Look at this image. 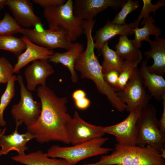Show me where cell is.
Returning <instances> with one entry per match:
<instances>
[{"instance_id": "e575fe53", "label": "cell", "mask_w": 165, "mask_h": 165, "mask_svg": "<svg viewBox=\"0 0 165 165\" xmlns=\"http://www.w3.org/2000/svg\"><path fill=\"white\" fill-rule=\"evenodd\" d=\"M163 106V113L160 119L158 121V126L160 130L165 134V95L162 101Z\"/></svg>"}, {"instance_id": "cb8c5ba5", "label": "cell", "mask_w": 165, "mask_h": 165, "mask_svg": "<svg viewBox=\"0 0 165 165\" xmlns=\"http://www.w3.org/2000/svg\"><path fill=\"white\" fill-rule=\"evenodd\" d=\"M104 60L101 65L103 73L111 70H116L120 73L124 60L114 51L110 49L108 42L105 44L100 50Z\"/></svg>"}, {"instance_id": "ffe728a7", "label": "cell", "mask_w": 165, "mask_h": 165, "mask_svg": "<svg viewBox=\"0 0 165 165\" xmlns=\"http://www.w3.org/2000/svg\"><path fill=\"white\" fill-rule=\"evenodd\" d=\"M84 50L83 45L79 42L73 43L72 47L67 51L60 53H54L48 60L49 62L60 63L66 66L70 71L73 82H77L78 75L74 68L76 60Z\"/></svg>"}, {"instance_id": "ac0fdd59", "label": "cell", "mask_w": 165, "mask_h": 165, "mask_svg": "<svg viewBox=\"0 0 165 165\" xmlns=\"http://www.w3.org/2000/svg\"><path fill=\"white\" fill-rule=\"evenodd\" d=\"M147 67V61H143L139 69L143 85L148 88L151 97H153L158 101H162L165 95V80L163 76L150 72Z\"/></svg>"}, {"instance_id": "8992f818", "label": "cell", "mask_w": 165, "mask_h": 165, "mask_svg": "<svg viewBox=\"0 0 165 165\" xmlns=\"http://www.w3.org/2000/svg\"><path fill=\"white\" fill-rule=\"evenodd\" d=\"M157 111L148 104L141 108L136 122L138 130V145H148L160 151L165 148V134L158 126Z\"/></svg>"}, {"instance_id": "f1b7e54d", "label": "cell", "mask_w": 165, "mask_h": 165, "mask_svg": "<svg viewBox=\"0 0 165 165\" xmlns=\"http://www.w3.org/2000/svg\"><path fill=\"white\" fill-rule=\"evenodd\" d=\"M143 6L141 12L139 14L137 19L133 22L136 27H138L140 22L143 18V20L147 17L149 13L152 12L155 16L156 11L160 8L165 6V0H161L158 1L156 3L153 4L151 0H143Z\"/></svg>"}, {"instance_id": "603a6c76", "label": "cell", "mask_w": 165, "mask_h": 165, "mask_svg": "<svg viewBox=\"0 0 165 165\" xmlns=\"http://www.w3.org/2000/svg\"><path fill=\"white\" fill-rule=\"evenodd\" d=\"M116 52L124 61H130L138 64L142 59L141 51L133 44L132 40L127 36L120 35L119 41L116 46Z\"/></svg>"}, {"instance_id": "5b68a950", "label": "cell", "mask_w": 165, "mask_h": 165, "mask_svg": "<svg viewBox=\"0 0 165 165\" xmlns=\"http://www.w3.org/2000/svg\"><path fill=\"white\" fill-rule=\"evenodd\" d=\"M107 138H97L72 146H51L47 153L48 156L64 160L68 165H75L87 158L108 153L113 149L102 146L108 140Z\"/></svg>"}, {"instance_id": "30bf717a", "label": "cell", "mask_w": 165, "mask_h": 165, "mask_svg": "<svg viewBox=\"0 0 165 165\" xmlns=\"http://www.w3.org/2000/svg\"><path fill=\"white\" fill-rule=\"evenodd\" d=\"M104 127L88 123L75 111L74 116L67 122L66 130L70 144L75 145L101 137L105 133Z\"/></svg>"}, {"instance_id": "9c48e42d", "label": "cell", "mask_w": 165, "mask_h": 165, "mask_svg": "<svg viewBox=\"0 0 165 165\" xmlns=\"http://www.w3.org/2000/svg\"><path fill=\"white\" fill-rule=\"evenodd\" d=\"M19 33L33 43L48 50L61 48L67 50L72 46L73 43L67 34L61 30L49 29L42 31L21 28Z\"/></svg>"}, {"instance_id": "8fae6325", "label": "cell", "mask_w": 165, "mask_h": 165, "mask_svg": "<svg viewBox=\"0 0 165 165\" xmlns=\"http://www.w3.org/2000/svg\"><path fill=\"white\" fill-rule=\"evenodd\" d=\"M142 108H138L129 112L121 122L104 127L105 133L115 136L117 144L125 145H138V130L136 122Z\"/></svg>"}, {"instance_id": "52a82bcc", "label": "cell", "mask_w": 165, "mask_h": 165, "mask_svg": "<svg viewBox=\"0 0 165 165\" xmlns=\"http://www.w3.org/2000/svg\"><path fill=\"white\" fill-rule=\"evenodd\" d=\"M16 77L20 86V98L18 103L13 106L11 113L16 128H18L23 123L27 127L35 122L40 115L41 105L40 102L34 100L32 93L27 89L22 76L19 75Z\"/></svg>"}, {"instance_id": "7c38bea8", "label": "cell", "mask_w": 165, "mask_h": 165, "mask_svg": "<svg viewBox=\"0 0 165 165\" xmlns=\"http://www.w3.org/2000/svg\"><path fill=\"white\" fill-rule=\"evenodd\" d=\"M126 0H75L73 1L74 14L82 20H94L98 13L108 7L122 8Z\"/></svg>"}, {"instance_id": "f35d334b", "label": "cell", "mask_w": 165, "mask_h": 165, "mask_svg": "<svg viewBox=\"0 0 165 165\" xmlns=\"http://www.w3.org/2000/svg\"></svg>"}, {"instance_id": "4fadbf2b", "label": "cell", "mask_w": 165, "mask_h": 165, "mask_svg": "<svg viewBox=\"0 0 165 165\" xmlns=\"http://www.w3.org/2000/svg\"><path fill=\"white\" fill-rule=\"evenodd\" d=\"M7 5L20 26L43 27L40 18L34 13L32 3L29 0H6Z\"/></svg>"}, {"instance_id": "2e32d148", "label": "cell", "mask_w": 165, "mask_h": 165, "mask_svg": "<svg viewBox=\"0 0 165 165\" xmlns=\"http://www.w3.org/2000/svg\"><path fill=\"white\" fill-rule=\"evenodd\" d=\"M17 128L11 134H3L0 138V156L7 155L10 151H16L18 155L25 154V151L28 147L27 145L28 142L35 139L34 136L31 133L27 131L25 133L20 134Z\"/></svg>"}, {"instance_id": "e0dca14e", "label": "cell", "mask_w": 165, "mask_h": 165, "mask_svg": "<svg viewBox=\"0 0 165 165\" xmlns=\"http://www.w3.org/2000/svg\"><path fill=\"white\" fill-rule=\"evenodd\" d=\"M21 38L25 42L26 48L25 52L17 57V61L13 67L14 73H19L21 69L31 62L40 60H48L54 53L53 50L38 45L24 36Z\"/></svg>"}, {"instance_id": "d6986e66", "label": "cell", "mask_w": 165, "mask_h": 165, "mask_svg": "<svg viewBox=\"0 0 165 165\" xmlns=\"http://www.w3.org/2000/svg\"><path fill=\"white\" fill-rule=\"evenodd\" d=\"M151 49L145 52L147 59L152 58L154 62L152 65L148 66L150 72L163 76L165 72V39L156 37L155 39L148 42Z\"/></svg>"}, {"instance_id": "44dd1931", "label": "cell", "mask_w": 165, "mask_h": 165, "mask_svg": "<svg viewBox=\"0 0 165 165\" xmlns=\"http://www.w3.org/2000/svg\"><path fill=\"white\" fill-rule=\"evenodd\" d=\"M13 160L24 165H68L62 159L50 157L41 150L13 156Z\"/></svg>"}, {"instance_id": "d4e9b609", "label": "cell", "mask_w": 165, "mask_h": 165, "mask_svg": "<svg viewBox=\"0 0 165 165\" xmlns=\"http://www.w3.org/2000/svg\"><path fill=\"white\" fill-rule=\"evenodd\" d=\"M26 48V44L21 38L12 35H0V49L11 52L18 57Z\"/></svg>"}, {"instance_id": "8d00e7d4", "label": "cell", "mask_w": 165, "mask_h": 165, "mask_svg": "<svg viewBox=\"0 0 165 165\" xmlns=\"http://www.w3.org/2000/svg\"><path fill=\"white\" fill-rule=\"evenodd\" d=\"M160 154L161 157L163 159L165 158V148H163L160 150Z\"/></svg>"}, {"instance_id": "3957f363", "label": "cell", "mask_w": 165, "mask_h": 165, "mask_svg": "<svg viewBox=\"0 0 165 165\" xmlns=\"http://www.w3.org/2000/svg\"><path fill=\"white\" fill-rule=\"evenodd\" d=\"M82 165H165L157 149L148 145L116 144L109 155L102 156L97 162Z\"/></svg>"}, {"instance_id": "4dcf8cb0", "label": "cell", "mask_w": 165, "mask_h": 165, "mask_svg": "<svg viewBox=\"0 0 165 165\" xmlns=\"http://www.w3.org/2000/svg\"><path fill=\"white\" fill-rule=\"evenodd\" d=\"M13 67L4 57H0V83L6 84L13 75Z\"/></svg>"}, {"instance_id": "836d02e7", "label": "cell", "mask_w": 165, "mask_h": 165, "mask_svg": "<svg viewBox=\"0 0 165 165\" xmlns=\"http://www.w3.org/2000/svg\"><path fill=\"white\" fill-rule=\"evenodd\" d=\"M66 0H33L32 2L44 8L52 6H58L64 4Z\"/></svg>"}, {"instance_id": "ba28073f", "label": "cell", "mask_w": 165, "mask_h": 165, "mask_svg": "<svg viewBox=\"0 0 165 165\" xmlns=\"http://www.w3.org/2000/svg\"><path fill=\"white\" fill-rule=\"evenodd\" d=\"M121 101L126 105L128 112L142 108L149 104L150 96L146 92L143 80L137 68L122 90L116 92Z\"/></svg>"}, {"instance_id": "74e56055", "label": "cell", "mask_w": 165, "mask_h": 165, "mask_svg": "<svg viewBox=\"0 0 165 165\" xmlns=\"http://www.w3.org/2000/svg\"></svg>"}, {"instance_id": "f546056e", "label": "cell", "mask_w": 165, "mask_h": 165, "mask_svg": "<svg viewBox=\"0 0 165 165\" xmlns=\"http://www.w3.org/2000/svg\"><path fill=\"white\" fill-rule=\"evenodd\" d=\"M140 6L138 1L127 0L120 11L116 15L112 22L119 25L125 24V20L127 15Z\"/></svg>"}, {"instance_id": "83f0119b", "label": "cell", "mask_w": 165, "mask_h": 165, "mask_svg": "<svg viewBox=\"0 0 165 165\" xmlns=\"http://www.w3.org/2000/svg\"><path fill=\"white\" fill-rule=\"evenodd\" d=\"M21 28L14 18L9 13H6L3 19L0 20V35L19 33Z\"/></svg>"}, {"instance_id": "7a4b0ae2", "label": "cell", "mask_w": 165, "mask_h": 165, "mask_svg": "<svg viewBox=\"0 0 165 165\" xmlns=\"http://www.w3.org/2000/svg\"><path fill=\"white\" fill-rule=\"evenodd\" d=\"M93 42L86 43V48L76 60L75 70L79 71L82 78L93 81L99 92L106 96L112 105L119 112H122L126 105L119 97L116 92L105 81L101 65L95 55Z\"/></svg>"}, {"instance_id": "1f68e13d", "label": "cell", "mask_w": 165, "mask_h": 165, "mask_svg": "<svg viewBox=\"0 0 165 165\" xmlns=\"http://www.w3.org/2000/svg\"><path fill=\"white\" fill-rule=\"evenodd\" d=\"M72 96L76 107L81 110L87 109L90 105V100L86 97L85 92L79 89L75 90Z\"/></svg>"}, {"instance_id": "7402d4cb", "label": "cell", "mask_w": 165, "mask_h": 165, "mask_svg": "<svg viewBox=\"0 0 165 165\" xmlns=\"http://www.w3.org/2000/svg\"><path fill=\"white\" fill-rule=\"evenodd\" d=\"M154 19L149 15L141 22V24L144 26L141 28L135 27L133 31L134 34V39L132 41L136 47L139 48L142 45L141 42L146 41L148 42L151 40L149 36L153 35L156 37H159L161 34V31L160 28L154 24Z\"/></svg>"}, {"instance_id": "277c9868", "label": "cell", "mask_w": 165, "mask_h": 165, "mask_svg": "<svg viewBox=\"0 0 165 165\" xmlns=\"http://www.w3.org/2000/svg\"><path fill=\"white\" fill-rule=\"evenodd\" d=\"M73 1L68 0L63 5L44 8L43 14L49 29L63 30L72 42L84 33L83 20L76 17L73 9Z\"/></svg>"}, {"instance_id": "6da1fadb", "label": "cell", "mask_w": 165, "mask_h": 165, "mask_svg": "<svg viewBox=\"0 0 165 165\" xmlns=\"http://www.w3.org/2000/svg\"><path fill=\"white\" fill-rule=\"evenodd\" d=\"M37 95L41 101V113L35 122L26 127L27 131L39 143L57 141L70 144L66 126L72 117L68 112L67 98L58 97L46 86H39Z\"/></svg>"}, {"instance_id": "d590c367", "label": "cell", "mask_w": 165, "mask_h": 165, "mask_svg": "<svg viewBox=\"0 0 165 165\" xmlns=\"http://www.w3.org/2000/svg\"><path fill=\"white\" fill-rule=\"evenodd\" d=\"M6 0H0V10L6 5Z\"/></svg>"}, {"instance_id": "484cf974", "label": "cell", "mask_w": 165, "mask_h": 165, "mask_svg": "<svg viewBox=\"0 0 165 165\" xmlns=\"http://www.w3.org/2000/svg\"><path fill=\"white\" fill-rule=\"evenodd\" d=\"M16 81V76L13 75L7 83L5 90L0 98V126L1 127L6 124L3 117L4 112L14 96Z\"/></svg>"}, {"instance_id": "5bb4252c", "label": "cell", "mask_w": 165, "mask_h": 165, "mask_svg": "<svg viewBox=\"0 0 165 165\" xmlns=\"http://www.w3.org/2000/svg\"><path fill=\"white\" fill-rule=\"evenodd\" d=\"M49 62L48 60H36L26 67L24 75L28 90L35 91L38 85L46 86V78L54 72L53 67Z\"/></svg>"}, {"instance_id": "d6a6232c", "label": "cell", "mask_w": 165, "mask_h": 165, "mask_svg": "<svg viewBox=\"0 0 165 165\" xmlns=\"http://www.w3.org/2000/svg\"><path fill=\"white\" fill-rule=\"evenodd\" d=\"M106 82L116 91L117 88L119 72L111 70L103 73Z\"/></svg>"}, {"instance_id": "9a60e30c", "label": "cell", "mask_w": 165, "mask_h": 165, "mask_svg": "<svg viewBox=\"0 0 165 165\" xmlns=\"http://www.w3.org/2000/svg\"><path fill=\"white\" fill-rule=\"evenodd\" d=\"M135 27L133 23L119 25L108 20L104 26L95 32L93 37L95 49L100 50L105 44L116 35L127 36L134 34L133 30Z\"/></svg>"}, {"instance_id": "4316f807", "label": "cell", "mask_w": 165, "mask_h": 165, "mask_svg": "<svg viewBox=\"0 0 165 165\" xmlns=\"http://www.w3.org/2000/svg\"><path fill=\"white\" fill-rule=\"evenodd\" d=\"M138 64L128 61H124L122 70L119 73L116 91L123 90L131 78Z\"/></svg>"}]
</instances>
